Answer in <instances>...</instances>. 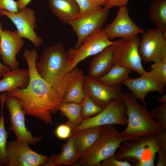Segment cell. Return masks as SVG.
I'll list each match as a JSON object with an SVG mask.
<instances>
[{
    "label": "cell",
    "instance_id": "7c38bea8",
    "mask_svg": "<svg viewBox=\"0 0 166 166\" xmlns=\"http://www.w3.org/2000/svg\"><path fill=\"white\" fill-rule=\"evenodd\" d=\"M121 83L127 87L134 96L144 105L145 99L149 92H156L163 94L166 85L152 69L149 72L146 71L139 77H129Z\"/></svg>",
    "mask_w": 166,
    "mask_h": 166
},
{
    "label": "cell",
    "instance_id": "d6986e66",
    "mask_svg": "<svg viewBox=\"0 0 166 166\" xmlns=\"http://www.w3.org/2000/svg\"><path fill=\"white\" fill-rule=\"evenodd\" d=\"M0 80V93L7 92L16 88H26L29 82V72L28 69L18 68L10 70Z\"/></svg>",
    "mask_w": 166,
    "mask_h": 166
},
{
    "label": "cell",
    "instance_id": "f35d334b",
    "mask_svg": "<svg viewBox=\"0 0 166 166\" xmlns=\"http://www.w3.org/2000/svg\"><path fill=\"white\" fill-rule=\"evenodd\" d=\"M1 56L0 54V59ZM10 68L4 64H2L0 62V78L2 77L6 73L10 70Z\"/></svg>",
    "mask_w": 166,
    "mask_h": 166
},
{
    "label": "cell",
    "instance_id": "5bb4252c",
    "mask_svg": "<svg viewBox=\"0 0 166 166\" xmlns=\"http://www.w3.org/2000/svg\"><path fill=\"white\" fill-rule=\"evenodd\" d=\"M4 104L10 114V124L8 129L14 132L17 140H25L31 145H35L42 140L40 136H34L31 132L27 129L25 123V114L17 99L7 94Z\"/></svg>",
    "mask_w": 166,
    "mask_h": 166
},
{
    "label": "cell",
    "instance_id": "74e56055",
    "mask_svg": "<svg viewBox=\"0 0 166 166\" xmlns=\"http://www.w3.org/2000/svg\"><path fill=\"white\" fill-rule=\"evenodd\" d=\"M32 0H17L16 1L19 9L24 8Z\"/></svg>",
    "mask_w": 166,
    "mask_h": 166
},
{
    "label": "cell",
    "instance_id": "cb8c5ba5",
    "mask_svg": "<svg viewBox=\"0 0 166 166\" xmlns=\"http://www.w3.org/2000/svg\"><path fill=\"white\" fill-rule=\"evenodd\" d=\"M132 71L128 68L116 64L107 73L97 80L107 85L116 86L128 78Z\"/></svg>",
    "mask_w": 166,
    "mask_h": 166
},
{
    "label": "cell",
    "instance_id": "5b68a950",
    "mask_svg": "<svg viewBox=\"0 0 166 166\" xmlns=\"http://www.w3.org/2000/svg\"><path fill=\"white\" fill-rule=\"evenodd\" d=\"M160 146L155 136H144L123 143L113 155L117 159L127 160L135 166H153Z\"/></svg>",
    "mask_w": 166,
    "mask_h": 166
},
{
    "label": "cell",
    "instance_id": "ba28073f",
    "mask_svg": "<svg viewBox=\"0 0 166 166\" xmlns=\"http://www.w3.org/2000/svg\"><path fill=\"white\" fill-rule=\"evenodd\" d=\"M25 140H9L6 155L8 166H45L49 156L39 154L30 149Z\"/></svg>",
    "mask_w": 166,
    "mask_h": 166
},
{
    "label": "cell",
    "instance_id": "d4e9b609",
    "mask_svg": "<svg viewBox=\"0 0 166 166\" xmlns=\"http://www.w3.org/2000/svg\"><path fill=\"white\" fill-rule=\"evenodd\" d=\"M81 104L71 102H62L58 108L62 116L68 119L66 123L73 130L81 122L83 119L81 114Z\"/></svg>",
    "mask_w": 166,
    "mask_h": 166
},
{
    "label": "cell",
    "instance_id": "83f0119b",
    "mask_svg": "<svg viewBox=\"0 0 166 166\" xmlns=\"http://www.w3.org/2000/svg\"><path fill=\"white\" fill-rule=\"evenodd\" d=\"M81 104V117L83 120L97 115L103 109L97 105L89 95L86 94Z\"/></svg>",
    "mask_w": 166,
    "mask_h": 166
},
{
    "label": "cell",
    "instance_id": "9c48e42d",
    "mask_svg": "<svg viewBox=\"0 0 166 166\" xmlns=\"http://www.w3.org/2000/svg\"><path fill=\"white\" fill-rule=\"evenodd\" d=\"M109 10L102 7L92 13L79 14L69 23L77 36L75 48H79L87 38L102 29L108 17Z\"/></svg>",
    "mask_w": 166,
    "mask_h": 166
},
{
    "label": "cell",
    "instance_id": "603a6c76",
    "mask_svg": "<svg viewBox=\"0 0 166 166\" xmlns=\"http://www.w3.org/2000/svg\"><path fill=\"white\" fill-rule=\"evenodd\" d=\"M148 15L156 28L166 34V0H152Z\"/></svg>",
    "mask_w": 166,
    "mask_h": 166
},
{
    "label": "cell",
    "instance_id": "7a4b0ae2",
    "mask_svg": "<svg viewBox=\"0 0 166 166\" xmlns=\"http://www.w3.org/2000/svg\"><path fill=\"white\" fill-rule=\"evenodd\" d=\"M138 137L124 134L113 125L103 126L99 136L91 147L81 154L76 165L99 166L102 161L113 155L123 143Z\"/></svg>",
    "mask_w": 166,
    "mask_h": 166
},
{
    "label": "cell",
    "instance_id": "d590c367",
    "mask_svg": "<svg viewBox=\"0 0 166 166\" xmlns=\"http://www.w3.org/2000/svg\"><path fill=\"white\" fill-rule=\"evenodd\" d=\"M157 153L158 154V156L156 166H166V149L160 148Z\"/></svg>",
    "mask_w": 166,
    "mask_h": 166
},
{
    "label": "cell",
    "instance_id": "ab89813d",
    "mask_svg": "<svg viewBox=\"0 0 166 166\" xmlns=\"http://www.w3.org/2000/svg\"><path fill=\"white\" fill-rule=\"evenodd\" d=\"M157 100L158 102L161 104L166 103V94H165L163 96H160L158 95L157 97Z\"/></svg>",
    "mask_w": 166,
    "mask_h": 166
},
{
    "label": "cell",
    "instance_id": "f1b7e54d",
    "mask_svg": "<svg viewBox=\"0 0 166 166\" xmlns=\"http://www.w3.org/2000/svg\"><path fill=\"white\" fill-rule=\"evenodd\" d=\"M78 5L81 15H84L98 10L102 7L93 0H74Z\"/></svg>",
    "mask_w": 166,
    "mask_h": 166
},
{
    "label": "cell",
    "instance_id": "836d02e7",
    "mask_svg": "<svg viewBox=\"0 0 166 166\" xmlns=\"http://www.w3.org/2000/svg\"><path fill=\"white\" fill-rule=\"evenodd\" d=\"M3 9L14 13L19 11L16 1L14 0H0V10Z\"/></svg>",
    "mask_w": 166,
    "mask_h": 166
},
{
    "label": "cell",
    "instance_id": "484cf974",
    "mask_svg": "<svg viewBox=\"0 0 166 166\" xmlns=\"http://www.w3.org/2000/svg\"><path fill=\"white\" fill-rule=\"evenodd\" d=\"M81 154L76 147L66 153L53 154L49 157L45 166L76 165Z\"/></svg>",
    "mask_w": 166,
    "mask_h": 166
},
{
    "label": "cell",
    "instance_id": "60d3db41",
    "mask_svg": "<svg viewBox=\"0 0 166 166\" xmlns=\"http://www.w3.org/2000/svg\"><path fill=\"white\" fill-rule=\"evenodd\" d=\"M99 5L102 6L104 4L106 0H93Z\"/></svg>",
    "mask_w": 166,
    "mask_h": 166
},
{
    "label": "cell",
    "instance_id": "4dcf8cb0",
    "mask_svg": "<svg viewBox=\"0 0 166 166\" xmlns=\"http://www.w3.org/2000/svg\"><path fill=\"white\" fill-rule=\"evenodd\" d=\"M150 68L162 81L166 84V56L160 61L152 64Z\"/></svg>",
    "mask_w": 166,
    "mask_h": 166
},
{
    "label": "cell",
    "instance_id": "44dd1931",
    "mask_svg": "<svg viewBox=\"0 0 166 166\" xmlns=\"http://www.w3.org/2000/svg\"><path fill=\"white\" fill-rule=\"evenodd\" d=\"M103 127L91 128L72 132V136L76 147L81 154L94 144L100 136Z\"/></svg>",
    "mask_w": 166,
    "mask_h": 166
},
{
    "label": "cell",
    "instance_id": "2e32d148",
    "mask_svg": "<svg viewBox=\"0 0 166 166\" xmlns=\"http://www.w3.org/2000/svg\"><path fill=\"white\" fill-rule=\"evenodd\" d=\"M122 85L109 86L85 76L83 89L85 94L89 95L97 105L104 108L112 99L122 102Z\"/></svg>",
    "mask_w": 166,
    "mask_h": 166
},
{
    "label": "cell",
    "instance_id": "d6a6232c",
    "mask_svg": "<svg viewBox=\"0 0 166 166\" xmlns=\"http://www.w3.org/2000/svg\"><path fill=\"white\" fill-rule=\"evenodd\" d=\"M128 161L119 160L116 159L113 155L102 161L99 166H132Z\"/></svg>",
    "mask_w": 166,
    "mask_h": 166
},
{
    "label": "cell",
    "instance_id": "7402d4cb",
    "mask_svg": "<svg viewBox=\"0 0 166 166\" xmlns=\"http://www.w3.org/2000/svg\"><path fill=\"white\" fill-rule=\"evenodd\" d=\"M84 76L82 70L79 69L70 82L62 102L81 103L85 95L83 89Z\"/></svg>",
    "mask_w": 166,
    "mask_h": 166
},
{
    "label": "cell",
    "instance_id": "277c9868",
    "mask_svg": "<svg viewBox=\"0 0 166 166\" xmlns=\"http://www.w3.org/2000/svg\"><path fill=\"white\" fill-rule=\"evenodd\" d=\"M72 64L68 51L58 43L45 48L35 65L41 77L53 85L71 72Z\"/></svg>",
    "mask_w": 166,
    "mask_h": 166
},
{
    "label": "cell",
    "instance_id": "8fae6325",
    "mask_svg": "<svg viewBox=\"0 0 166 166\" xmlns=\"http://www.w3.org/2000/svg\"><path fill=\"white\" fill-rule=\"evenodd\" d=\"M0 16L7 17L15 26L19 34L22 38L30 41L35 48H37L43 42L42 38L38 36L34 31L37 27L36 18L34 10L26 7L16 13L6 10H0Z\"/></svg>",
    "mask_w": 166,
    "mask_h": 166
},
{
    "label": "cell",
    "instance_id": "6da1fadb",
    "mask_svg": "<svg viewBox=\"0 0 166 166\" xmlns=\"http://www.w3.org/2000/svg\"><path fill=\"white\" fill-rule=\"evenodd\" d=\"M23 56L28 67V84L25 89L16 88L7 92V94L17 99L25 115L34 116L47 124L53 125L52 115L58 111L59 106L74 74L68 73L51 85L42 78L36 70L37 50H26Z\"/></svg>",
    "mask_w": 166,
    "mask_h": 166
},
{
    "label": "cell",
    "instance_id": "e575fe53",
    "mask_svg": "<svg viewBox=\"0 0 166 166\" xmlns=\"http://www.w3.org/2000/svg\"><path fill=\"white\" fill-rule=\"evenodd\" d=\"M129 0H106L104 7L109 9L114 7H120L127 6Z\"/></svg>",
    "mask_w": 166,
    "mask_h": 166
},
{
    "label": "cell",
    "instance_id": "8992f818",
    "mask_svg": "<svg viewBox=\"0 0 166 166\" xmlns=\"http://www.w3.org/2000/svg\"><path fill=\"white\" fill-rule=\"evenodd\" d=\"M140 38L138 35L121 38L112 44L113 65L117 64L136 72L140 75L146 71L143 67L139 51Z\"/></svg>",
    "mask_w": 166,
    "mask_h": 166
},
{
    "label": "cell",
    "instance_id": "ac0fdd59",
    "mask_svg": "<svg viewBox=\"0 0 166 166\" xmlns=\"http://www.w3.org/2000/svg\"><path fill=\"white\" fill-rule=\"evenodd\" d=\"M113 52L112 45L95 55L90 62L87 76L97 79L107 73L113 65Z\"/></svg>",
    "mask_w": 166,
    "mask_h": 166
},
{
    "label": "cell",
    "instance_id": "e0dca14e",
    "mask_svg": "<svg viewBox=\"0 0 166 166\" xmlns=\"http://www.w3.org/2000/svg\"><path fill=\"white\" fill-rule=\"evenodd\" d=\"M23 38L17 30H3L0 22V54L4 64L11 70L18 68L16 56L24 44Z\"/></svg>",
    "mask_w": 166,
    "mask_h": 166
},
{
    "label": "cell",
    "instance_id": "4fadbf2b",
    "mask_svg": "<svg viewBox=\"0 0 166 166\" xmlns=\"http://www.w3.org/2000/svg\"><path fill=\"white\" fill-rule=\"evenodd\" d=\"M114 42L108 39L101 29L87 38L79 48L69 49L68 52L72 59L71 71L80 62L89 57L98 54Z\"/></svg>",
    "mask_w": 166,
    "mask_h": 166
},
{
    "label": "cell",
    "instance_id": "9a60e30c",
    "mask_svg": "<svg viewBox=\"0 0 166 166\" xmlns=\"http://www.w3.org/2000/svg\"><path fill=\"white\" fill-rule=\"evenodd\" d=\"M119 8L113 21L102 29L109 40L117 38H128L144 32V30L137 26L130 18L127 6Z\"/></svg>",
    "mask_w": 166,
    "mask_h": 166
},
{
    "label": "cell",
    "instance_id": "f546056e",
    "mask_svg": "<svg viewBox=\"0 0 166 166\" xmlns=\"http://www.w3.org/2000/svg\"><path fill=\"white\" fill-rule=\"evenodd\" d=\"M150 112L153 118L161 125L164 130L166 131V103L161 104L152 109Z\"/></svg>",
    "mask_w": 166,
    "mask_h": 166
},
{
    "label": "cell",
    "instance_id": "8d00e7d4",
    "mask_svg": "<svg viewBox=\"0 0 166 166\" xmlns=\"http://www.w3.org/2000/svg\"><path fill=\"white\" fill-rule=\"evenodd\" d=\"M155 136L160 148L166 149V131L163 130Z\"/></svg>",
    "mask_w": 166,
    "mask_h": 166
},
{
    "label": "cell",
    "instance_id": "1f68e13d",
    "mask_svg": "<svg viewBox=\"0 0 166 166\" xmlns=\"http://www.w3.org/2000/svg\"><path fill=\"white\" fill-rule=\"evenodd\" d=\"M72 132V128L66 123L58 125L55 130L56 136L59 139L64 140L68 139Z\"/></svg>",
    "mask_w": 166,
    "mask_h": 166
},
{
    "label": "cell",
    "instance_id": "30bf717a",
    "mask_svg": "<svg viewBox=\"0 0 166 166\" xmlns=\"http://www.w3.org/2000/svg\"><path fill=\"white\" fill-rule=\"evenodd\" d=\"M139 51L145 63H156L166 56V34L157 28L148 29L141 34Z\"/></svg>",
    "mask_w": 166,
    "mask_h": 166
},
{
    "label": "cell",
    "instance_id": "52a82bcc",
    "mask_svg": "<svg viewBox=\"0 0 166 166\" xmlns=\"http://www.w3.org/2000/svg\"><path fill=\"white\" fill-rule=\"evenodd\" d=\"M126 110V107L124 103L112 99L100 113L83 120L73 132L107 125H126L128 121L125 113Z\"/></svg>",
    "mask_w": 166,
    "mask_h": 166
},
{
    "label": "cell",
    "instance_id": "4316f807",
    "mask_svg": "<svg viewBox=\"0 0 166 166\" xmlns=\"http://www.w3.org/2000/svg\"><path fill=\"white\" fill-rule=\"evenodd\" d=\"M4 97H2V109L0 118V166H8V162L6 157V146L8 132L5 127L4 118L3 115L4 104Z\"/></svg>",
    "mask_w": 166,
    "mask_h": 166
},
{
    "label": "cell",
    "instance_id": "3957f363",
    "mask_svg": "<svg viewBox=\"0 0 166 166\" xmlns=\"http://www.w3.org/2000/svg\"><path fill=\"white\" fill-rule=\"evenodd\" d=\"M122 99L126 107L128 121L126 128L121 131L123 133L138 137L155 136L164 130L147 109L145 105L139 104L131 93L122 92Z\"/></svg>",
    "mask_w": 166,
    "mask_h": 166
},
{
    "label": "cell",
    "instance_id": "b9f144b4",
    "mask_svg": "<svg viewBox=\"0 0 166 166\" xmlns=\"http://www.w3.org/2000/svg\"><path fill=\"white\" fill-rule=\"evenodd\" d=\"M1 101H2L1 97L0 95V105H1ZM0 116H1V114H0Z\"/></svg>",
    "mask_w": 166,
    "mask_h": 166
},
{
    "label": "cell",
    "instance_id": "ffe728a7",
    "mask_svg": "<svg viewBox=\"0 0 166 166\" xmlns=\"http://www.w3.org/2000/svg\"><path fill=\"white\" fill-rule=\"evenodd\" d=\"M52 12L61 21L68 24L80 14L79 6L74 0H49Z\"/></svg>",
    "mask_w": 166,
    "mask_h": 166
}]
</instances>
